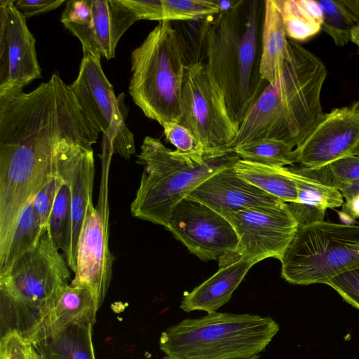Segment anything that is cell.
<instances>
[{
	"instance_id": "3957f363",
	"label": "cell",
	"mask_w": 359,
	"mask_h": 359,
	"mask_svg": "<svg viewBox=\"0 0 359 359\" xmlns=\"http://www.w3.org/2000/svg\"><path fill=\"white\" fill-rule=\"evenodd\" d=\"M241 159L234 151L181 152L147 136L137 163L144 165L140 187L130 211L136 218L165 228L173 208L198 185Z\"/></svg>"
},
{
	"instance_id": "603a6c76",
	"label": "cell",
	"mask_w": 359,
	"mask_h": 359,
	"mask_svg": "<svg viewBox=\"0 0 359 359\" xmlns=\"http://www.w3.org/2000/svg\"><path fill=\"white\" fill-rule=\"evenodd\" d=\"M93 325L76 322L46 337L34 345L41 359H95Z\"/></svg>"
},
{
	"instance_id": "d4e9b609",
	"label": "cell",
	"mask_w": 359,
	"mask_h": 359,
	"mask_svg": "<svg viewBox=\"0 0 359 359\" xmlns=\"http://www.w3.org/2000/svg\"><path fill=\"white\" fill-rule=\"evenodd\" d=\"M286 35L294 41H306L322 29L323 11L317 0H276Z\"/></svg>"
},
{
	"instance_id": "5b68a950",
	"label": "cell",
	"mask_w": 359,
	"mask_h": 359,
	"mask_svg": "<svg viewBox=\"0 0 359 359\" xmlns=\"http://www.w3.org/2000/svg\"><path fill=\"white\" fill-rule=\"evenodd\" d=\"M278 331L270 317L213 311L170 326L159 346L168 359H247L264 351Z\"/></svg>"
},
{
	"instance_id": "8d00e7d4",
	"label": "cell",
	"mask_w": 359,
	"mask_h": 359,
	"mask_svg": "<svg viewBox=\"0 0 359 359\" xmlns=\"http://www.w3.org/2000/svg\"><path fill=\"white\" fill-rule=\"evenodd\" d=\"M335 187L340 191L346 201H350L359 194V178L339 184Z\"/></svg>"
},
{
	"instance_id": "9c48e42d",
	"label": "cell",
	"mask_w": 359,
	"mask_h": 359,
	"mask_svg": "<svg viewBox=\"0 0 359 359\" xmlns=\"http://www.w3.org/2000/svg\"><path fill=\"white\" fill-rule=\"evenodd\" d=\"M180 123L188 128L208 152L233 151L239 125L231 117L224 94L205 67L185 65L181 90Z\"/></svg>"
},
{
	"instance_id": "5bb4252c",
	"label": "cell",
	"mask_w": 359,
	"mask_h": 359,
	"mask_svg": "<svg viewBox=\"0 0 359 359\" xmlns=\"http://www.w3.org/2000/svg\"><path fill=\"white\" fill-rule=\"evenodd\" d=\"M13 0L0 1V95L41 77L33 34Z\"/></svg>"
},
{
	"instance_id": "cb8c5ba5",
	"label": "cell",
	"mask_w": 359,
	"mask_h": 359,
	"mask_svg": "<svg viewBox=\"0 0 359 359\" xmlns=\"http://www.w3.org/2000/svg\"><path fill=\"white\" fill-rule=\"evenodd\" d=\"M233 169L240 177L269 195L286 203L297 201V186L290 168L239 159Z\"/></svg>"
},
{
	"instance_id": "6da1fadb",
	"label": "cell",
	"mask_w": 359,
	"mask_h": 359,
	"mask_svg": "<svg viewBox=\"0 0 359 359\" xmlns=\"http://www.w3.org/2000/svg\"><path fill=\"white\" fill-rule=\"evenodd\" d=\"M99 133L55 73L28 93L0 95V266L24 209L57 175L60 151L92 149Z\"/></svg>"
},
{
	"instance_id": "44dd1931",
	"label": "cell",
	"mask_w": 359,
	"mask_h": 359,
	"mask_svg": "<svg viewBox=\"0 0 359 359\" xmlns=\"http://www.w3.org/2000/svg\"><path fill=\"white\" fill-rule=\"evenodd\" d=\"M98 307L86 287L69 284L30 339L35 345L55 331L76 322L94 325Z\"/></svg>"
},
{
	"instance_id": "ac0fdd59",
	"label": "cell",
	"mask_w": 359,
	"mask_h": 359,
	"mask_svg": "<svg viewBox=\"0 0 359 359\" xmlns=\"http://www.w3.org/2000/svg\"><path fill=\"white\" fill-rule=\"evenodd\" d=\"M220 215L241 209H269L285 203L240 177L233 167L208 178L188 196Z\"/></svg>"
},
{
	"instance_id": "d6a6232c",
	"label": "cell",
	"mask_w": 359,
	"mask_h": 359,
	"mask_svg": "<svg viewBox=\"0 0 359 359\" xmlns=\"http://www.w3.org/2000/svg\"><path fill=\"white\" fill-rule=\"evenodd\" d=\"M163 134L168 142L181 152H192L198 150L204 151L191 133V132L176 121H168L161 126Z\"/></svg>"
},
{
	"instance_id": "f1b7e54d",
	"label": "cell",
	"mask_w": 359,
	"mask_h": 359,
	"mask_svg": "<svg viewBox=\"0 0 359 359\" xmlns=\"http://www.w3.org/2000/svg\"><path fill=\"white\" fill-rule=\"evenodd\" d=\"M320 6L323 22L322 29L337 46H344L351 41L355 22L340 0H317Z\"/></svg>"
},
{
	"instance_id": "e0dca14e",
	"label": "cell",
	"mask_w": 359,
	"mask_h": 359,
	"mask_svg": "<svg viewBox=\"0 0 359 359\" xmlns=\"http://www.w3.org/2000/svg\"><path fill=\"white\" fill-rule=\"evenodd\" d=\"M56 170L68 183L72 195V239L69 269L76 271L78 242L88 206L93 202L95 161L93 149L71 144L57 155Z\"/></svg>"
},
{
	"instance_id": "ab89813d",
	"label": "cell",
	"mask_w": 359,
	"mask_h": 359,
	"mask_svg": "<svg viewBox=\"0 0 359 359\" xmlns=\"http://www.w3.org/2000/svg\"><path fill=\"white\" fill-rule=\"evenodd\" d=\"M219 13L227 12L237 6L241 0H215Z\"/></svg>"
},
{
	"instance_id": "ffe728a7",
	"label": "cell",
	"mask_w": 359,
	"mask_h": 359,
	"mask_svg": "<svg viewBox=\"0 0 359 359\" xmlns=\"http://www.w3.org/2000/svg\"><path fill=\"white\" fill-rule=\"evenodd\" d=\"M218 271L189 292H184L180 309L186 312L216 311L227 303L248 271L256 263L232 252L222 257Z\"/></svg>"
},
{
	"instance_id": "2e32d148",
	"label": "cell",
	"mask_w": 359,
	"mask_h": 359,
	"mask_svg": "<svg viewBox=\"0 0 359 359\" xmlns=\"http://www.w3.org/2000/svg\"><path fill=\"white\" fill-rule=\"evenodd\" d=\"M113 257L109 248L108 222L93 202L87 208L76 256L73 285L88 287L98 309L102 305L112 277Z\"/></svg>"
},
{
	"instance_id": "9a60e30c",
	"label": "cell",
	"mask_w": 359,
	"mask_h": 359,
	"mask_svg": "<svg viewBox=\"0 0 359 359\" xmlns=\"http://www.w3.org/2000/svg\"><path fill=\"white\" fill-rule=\"evenodd\" d=\"M359 147V100L324 113L304 140L293 150L295 163L320 168L354 155Z\"/></svg>"
},
{
	"instance_id": "f35d334b",
	"label": "cell",
	"mask_w": 359,
	"mask_h": 359,
	"mask_svg": "<svg viewBox=\"0 0 359 359\" xmlns=\"http://www.w3.org/2000/svg\"><path fill=\"white\" fill-rule=\"evenodd\" d=\"M355 25H359V0H340Z\"/></svg>"
},
{
	"instance_id": "ee69618b",
	"label": "cell",
	"mask_w": 359,
	"mask_h": 359,
	"mask_svg": "<svg viewBox=\"0 0 359 359\" xmlns=\"http://www.w3.org/2000/svg\"><path fill=\"white\" fill-rule=\"evenodd\" d=\"M247 359H257V357L253 356V357H252L250 358H247Z\"/></svg>"
},
{
	"instance_id": "7c38bea8",
	"label": "cell",
	"mask_w": 359,
	"mask_h": 359,
	"mask_svg": "<svg viewBox=\"0 0 359 359\" xmlns=\"http://www.w3.org/2000/svg\"><path fill=\"white\" fill-rule=\"evenodd\" d=\"M165 229L203 261L219 262L238 246V237L229 221L189 196L173 208Z\"/></svg>"
},
{
	"instance_id": "8992f818",
	"label": "cell",
	"mask_w": 359,
	"mask_h": 359,
	"mask_svg": "<svg viewBox=\"0 0 359 359\" xmlns=\"http://www.w3.org/2000/svg\"><path fill=\"white\" fill-rule=\"evenodd\" d=\"M128 91L135 104L161 126L181 119L185 49L172 22H159L130 56Z\"/></svg>"
},
{
	"instance_id": "f546056e",
	"label": "cell",
	"mask_w": 359,
	"mask_h": 359,
	"mask_svg": "<svg viewBox=\"0 0 359 359\" xmlns=\"http://www.w3.org/2000/svg\"><path fill=\"white\" fill-rule=\"evenodd\" d=\"M163 22L203 19L219 13L215 0H162Z\"/></svg>"
},
{
	"instance_id": "30bf717a",
	"label": "cell",
	"mask_w": 359,
	"mask_h": 359,
	"mask_svg": "<svg viewBox=\"0 0 359 359\" xmlns=\"http://www.w3.org/2000/svg\"><path fill=\"white\" fill-rule=\"evenodd\" d=\"M70 87L85 114L103 134L110 149L129 160L135 153V147L133 133L126 124L128 108L125 95L116 96L100 60L83 56L78 76Z\"/></svg>"
},
{
	"instance_id": "4fadbf2b",
	"label": "cell",
	"mask_w": 359,
	"mask_h": 359,
	"mask_svg": "<svg viewBox=\"0 0 359 359\" xmlns=\"http://www.w3.org/2000/svg\"><path fill=\"white\" fill-rule=\"evenodd\" d=\"M222 215L236 233V252L255 263L269 257L280 260L299 229L286 203L277 208L241 209Z\"/></svg>"
},
{
	"instance_id": "4dcf8cb0",
	"label": "cell",
	"mask_w": 359,
	"mask_h": 359,
	"mask_svg": "<svg viewBox=\"0 0 359 359\" xmlns=\"http://www.w3.org/2000/svg\"><path fill=\"white\" fill-rule=\"evenodd\" d=\"M1 359H41L34 344L17 332L1 337Z\"/></svg>"
},
{
	"instance_id": "e575fe53",
	"label": "cell",
	"mask_w": 359,
	"mask_h": 359,
	"mask_svg": "<svg viewBox=\"0 0 359 359\" xmlns=\"http://www.w3.org/2000/svg\"><path fill=\"white\" fill-rule=\"evenodd\" d=\"M334 186L359 178V156L351 155L327 165Z\"/></svg>"
},
{
	"instance_id": "4316f807",
	"label": "cell",
	"mask_w": 359,
	"mask_h": 359,
	"mask_svg": "<svg viewBox=\"0 0 359 359\" xmlns=\"http://www.w3.org/2000/svg\"><path fill=\"white\" fill-rule=\"evenodd\" d=\"M72 224L71 189L68 183L62 180L47 229L55 247L62 251L68 266L71 260Z\"/></svg>"
},
{
	"instance_id": "484cf974",
	"label": "cell",
	"mask_w": 359,
	"mask_h": 359,
	"mask_svg": "<svg viewBox=\"0 0 359 359\" xmlns=\"http://www.w3.org/2000/svg\"><path fill=\"white\" fill-rule=\"evenodd\" d=\"M46 229L32 201L19 218L6 261L0 266V275L7 272L23 255L33 250Z\"/></svg>"
},
{
	"instance_id": "7a4b0ae2",
	"label": "cell",
	"mask_w": 359,
	"mask_h": 359,
	"mask_svg": "<svg viewBox=\"0 0 359 359\" xmlns=\"http://www.w3.org/2000/svg\"><path fill=\"white\" fill-rule=\"evenodd\" d=\"M264 1L241 0L227 12L198 19L194 39H183L187 65L205 67L239 126L269 84L260 74Z\"/></svg>"
},
{
	"instance_id": "83f0119b",
	"label": "cell",
	"mask_w": 359,
	"mask_h": 359,
	"mask_svg": "<svg viewBox=\"0 0 359 359\" xmlns=\"http://www.w3.org/2000/svg\"><path fill=\"white\" fill-rule=\"evenodd\" d=\"M294 148L288 143L276 139H261L233 148L242 160L269 165L285 166L295 163Z\"/></svg>"
},
{
	"instance_id": "d590c367",
	"label": "cell",
	"mask_w": 359,
	"mask_h": 359,
	"mask_svg": "<svg viewBox=\"0 0 359 359\" xmlns=\"http://www.w3.org/2000/svg\"><path fill=\"white\" fill-rule=\"evenodd\" d=\"M64 3H66V1L18 0L15 1V6L27 19L34 15L55 10Z\"/></svg>"
},
{
	"instance_id": "1f68e13d",
	"label": "cell",
	"mask_w": 359,
	"mask_h": 359,
	"mask_svg": "<svg viewBox=\"0 0 359 359\" xmlns=\"http://www.w3.org/2000/svg\"><path fill=\"white\" fill-rule=\"evenodd\" d=\"M325 284L332 287L346 302L359 310V269L340 273Z\"/></svg>"
},
{
	"instance_id": "60d3db41",
	"label": "cell",
	"mask_w": 359,
	"mask_h": 359,
	"mask_svg": "<svg viewBox=\"0 0 359 359\" xmlns=\"http://www.w3.org/2000/svg\"><path fill=\"white\" fill-rule=\"evenodd\" d=\"M351 41L354 43L359 49V25L354 26L351 31Z\"/></svg>"
},
{
	"instance_id": "7bdbcfd3",
	"label": "cell",
	"mask_w": 359,
	"mask_h": 359,
	"mask_svg": "<svg viewBox=\"0 0 359 359\" xmlns=\"http://www.w3.org/2000/svg\"><path fill=\"white\" fill-rule=\"evenodd\" d=\"M354 155H356L358 156H359V147L358 148V149L356 150V151L355 152V154Z\"/></svg>"
},
{
	"instance_id": "b9f144b4",
	"label": "cell",
	"mask_w": 359,
	"mask_h": 359,
	"mask_svg": "<svg viewBox=\"0 0 359 359\" xmlns=\"http://www.w3.org/2000/svg\"><path fill=\"white\" fill-rule=\"evenodd\" d=\"M338 215L341 221L343 222L344 224L353 225L355 223V219H352L348 215L343 211L338 212Z\"/></svg>"
},
{
	"instance_id": "836d02e7",
	"label": "cell",
	"mask_w": 359,
	"mask_h": 359,
	"mask_svg": "<svg viewBox=\"0 0 359 359\" xmlns=\"http://www.w3.org/2000/svg\"><path fill=\"white\" fill-rule=\"evenodd\" d=\"M62 183V178L57 173V175L44 186L32 201L44 229L48 227L54 202Z\"/></svg>"
},
{
	"instance_id": "277c9868",
	"label": "cell",
	"mask_w": 359,
	"mask_h": 359,
	"mask_svg": "<svg viewBox=\"0 0 359 359\" xmlns=\"http://www.w3.org/2000/svg\"><path fill=\"white\" fill-rule=\"evenodd\" d=\"M69 267L48 229L36 247L0 275V334L30 340L69 285Z\"/></svg>"
},
{
	"instance_id": "ba28073f",
	"label": "cell",
	"mask_w": 359,
	"mask_h": 359,
	"mask_svg": "<svg viewBox=\"0 0 359 359\" xmlns=\"http://www.w3.org/2000/svg\"><path fill=\"white\" fill-rule=\"evenodd\" d=\"M280 261L281 276L287 282L325 284L359 269V226L323 221L299 226Z\"/></svg>"
},
{
	"instance_id": "7402d4cb",
	"label": "cell",
	"mask_w": 359,
	"mask_h": 359,
	"mask_svg": "<svg viewBox=\"0 0 359 359\" xmlns=\"http://www.w3.org/2000/svg\"><path fill=\"white\" fill-rule=\"evenodd\" d=\"M264 5L260 74L272 83L282 72L289 40L276 0H265Z\"/></svg>"
},
{
	"instance_id": "8fae6325",
	"label": "cell",
	"mask_w": 359,
	"mask_h": 359,
	"mask_svg": "<svg viewBox=\"0 0 359 359\" xmlns=\"http://www.w3.org/2000/svg\"><path fill=\"white\" fill-rule=\"evenodd\" d=\"M61 22L80 41L83 56L115 57L126 31L138 20L123 0H69Z\"/></svg>"
},
{
	"instance_id": "d6986e66",
	"label": "cell",
	"mask_w": 359,
	"mask_h": 359,
	"mask_svg": "<svg viewBox=\"0 0 359 359\" xmlns=\"http://www.w3.org/2000/svg\"><path fill=\"white\" fill-rule=\"evenodd\" d=\"M290 169L297 186L298 198L287 205L299 226L323 222L327 209L343 205L344 197L334 186L327 165Z\"/></svg>"
},
{
	"instance_id": "74e56055",
	"label": "cell",
	"mask_w": 359,
	"mask_h": 359,
	"mask_svg": "<svg viewBox=\"0 0 359 359\" xmlns=\"http://www.w3.org/2000/svg\"><path fill=\"white\" fill-rule=\"evenodd\" d=\"M341 211L353 219L359 217V194L344 203Z\"/></svg>"
},
{
	"instance_id": "52a82bcc",
	"label": "cell",
	"mask_w": 359,
	"mask_h": 359,
	"mask_svg": "<svg viewBox=\"0 0 359 359\" xmlns=\"http://www.w3.org/2000/svg\"><path fill=\"white\" fill-rule=\"evenodd\" d=\"M323 61L293 41H288L283 70L262 95L268 116L289 129L297 147L322 118L321 92L327 77Z\"/></svg>"
}]
</instances>
